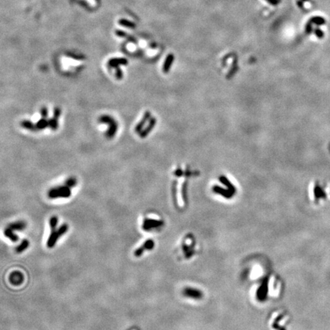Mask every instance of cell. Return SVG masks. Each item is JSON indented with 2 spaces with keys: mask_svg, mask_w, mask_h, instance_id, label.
Masks as SVG:
<instances>
[{
  "mask_svg": "<svg viewBox=\"0 0 330 330\" xmlns=\"http://www.w3.org/2000/svg\"><path fill=\"white\" fill-rule=\"evenodd\" d=\"M184 295L188 297H193V298H198L200 297V293L197 290L191 288H186L184 292Z\"/></svg>",
  "mask_w": 330,
  "mask_h": 330,
  "instance_id": "cell-13",
  "label": "cell"
},
{
  "mask_svg": "<svg viewBox=\"0 0 330 330\" xmlns=\"http://www.w3.org/2000/svg\"><path fill=\"white\" fill-rule=\"evenodd\" d=\"M4 235L6 237H7L12 242H16L19 239V237L14 233V231L10 227H8V228H6L4 230Z\"/></svg>",
  "mask_w": 330,
  "mask_h": 330,
  "instance_id": "cell-10",
  "label": "cell"
},
{
  "mask_svg": "<svg viewBox=\"0 0 330 330\" xmlns=\"http://www.w3.org/2000/svg\"><path fill=\"white\" fill-rule=\"evenodd\" d=\"M154 247H155V242L152 239H148V240L145 241L142 246H140L139 248L136 249L135 252H134V255H135V257L139 258L143 255L144 251H146V250H151V249H154Z\"/></svg>",
  "mask_w": 330,
  "mask_h": 330,
  "instance_id": "cell-5",
  "label": "cell"
},
{
  "mask_svg": "<svg viewBox=\"0 0 330 330\" xmlns=\"http://www.w3.org/2000/svg\"><path fill=\"white\" fill-rule=\"evenodd\" d=\"M68 230V225L67 224H63L62 226H60L58 229H56L55 231H51L50 235H49L48 241H47V247L48 249H52L55 246L57 242L58 238L67 232Z\"/></svg>",
  "mask_w": 330,
  "mask_h": 330,
  "instance_id": "cell-2",
  "label": "cell"
},
{
  "mask_svg": "<svg viewBox=\"0 0 330 330\" xmlns=\"http://www.w3.org/2000/svg\"><path fill=\"white\" fill-rule=\"evenodd\" d=\"M77 184V180L75 177H70L68 178L66 181H65V185L67 186L70 188L74 187Z\"/></svg>",
  "mask_w": 330,
  "mask_h": 330,
  "instance_id": "cell-19",
  "label": "cell"
},
{
  "mask_svg": "<svg viewBox=\"0 0 330 330\" xmlns=\"http://www.w3.org/2000/svg\"><path fill=\"white\" fill-rule=\"evenodd\" d=\"M99 122L100 123L106 124L109 126V128L106 132V136L108 138H113L115 135L118 131V123L115 119L109 115H102L99 118Z\"/></svg>",
  "mask_w": 330,
  "mask_h": 330,
  "instance_id": "cell-1",
  "label": "cell"
},
{
  "mask_svg": "<svg viewBox=\"0 0 330 330\" xmlns=\"http://www.w3.org/2000/svg\"><path fill=\"white\" fill-rule=\"evenodd\" d=\"M127 64L128 61L126 59L113 58L109 61L108 65H109V67H113V68H117V67H119V65H126Z\"/></svg>",
  "mask_w": 330,
  "mask_h": 330,
  "instance_id": "cell-9",
  "label": "cell"
},
{
  "mask_svg": "<svg viewBox=\"0 0 330 330\" xmlns=\"http://www.w3.org/2000/svg\"><path fill=\"white\" fill-rule=\"evenodd\" d=\"M150 117H151V113L149 111H146V112L144 113L142 120L137 124V126H136L135 128V132H137V133H140V132H142V130H143V127L144 126L145 123H146L148 120H150Z\"/></svg>",
  "mask_w": 330,
  "mask_h": 330,
  "instance_id": "cell-8",
  "label": "cell"
},
{
  "mask_svg": "<svg viewBox=\"0 0 330 330\" xmlns=\"http://www.w3.org/2000/svg\"><path fill=\"white\" fill-rule=\"evenodd\" d=\"M315 196L317 199L324 198V197H326V194H325V193L319 186H316L315 189Z\"/></svg>",
  "mask_w": 330,
  "mask_h": 330,
  "instance_id": "cell-20",
  "label": "cell"
},
{
  "mask_svg": "<svg viewBox=\"0 0 330 330\" xmlns=\"http://www.w3.org/2000/svg\"><path fill=\"white\" fill-rule=\"evenodd\" d=\"M35 126L36 128H37V130L44 129L45 128L49 126L48 120H47L45 118H42V119H41L40 120H38V122L35 124Z\"/></svg>",
  "mask_w": 330,
  "mask_h": 330,
  "instance_id": "cell-16",
  "label": "cell"
},
{
  "mask_svg": "<svg viewBox=\"0 0 330 330\" xmlns=\"http://www.w3.org/2000/svg\"><path fill=\"white\" fill-rule=\"evenodd\" d=\"M156 125V119L155 118H151V119H150V120H149V122H148V125L145 127V128H144V129L142 130V132L139 133V136H140L141 138H145V137H147V136L148 135V134L150 133L151 132V130L154 128V127H155V126Z\"/></svg>",
  "mask_w": 330,
  "mask_h": 330,
  "instance_id": "cell-7",
  "label": "cell"
},
{
  "mask_svg": "<svg viewBox=\"0 0 330 330\" xmlns=\"http://www.w3.org/2000/svg\"><path fill=\"white\" fill-rule=\"evenodd\" d=\"M266 1L269 2V3H271V5H277L279 2L278 0H266Z\"/></svg>",
  "mask_w": 330,
  "mask_h": 330,
  "instance_id": "cell-24",
  "label": "cell"
},
{
  "mask_svg": "<svg viewBox=\"0 0 330 330\" xmlns=\"http://www.w3.org/2000/svg\"><path fill=\"white\" fill-rule=\"evenodd\" d=\"M58 223V219L57 216H52L49 220V224H50V230L51 231H55L57 229V226Z\"/></svg>",
  "mask_w": 330,
  "mask_h": 330,
  "instance_id": "cell-18",
  "label": "cell"
},
{
  "mask_svg": "<svg viewBox=\"0 0 330 330\" xmlns=\"http://www.w3.org/2000/svg\"><path fill=\"white\" fill-rule=\"evenodd\" d=\"M48 124H49V127L54 131H56L58 128V119L56 118L53 117L51 119H48Z\"/></svg>",
  "mask_w": 330,
  "mask_h": 330,
  "instance_id": "cell-17",
  "label": "cell"
},
{
  "mask_svg": "<svg viewBox=\"0 0 330 330\" xmlns=\"http://www.w3.org/2000/svg\"><path fill=\"white\" fill-rule=\"evenodd\" d=\"M71 190L67 186H58L51 188L48 193V196L50 199L68 198L70 197Z\"/></svg>",
  "mask_w": 330,
  "mask_h": 330,
  "instance_id": "cell-3",
  "label": "cell"
},
{
  "mask_svg": "<svg viewBox=\"0 0 330 330\" xmlns=\"http://www.w3.org/2000/svg\"><path fill=\"white\" fill-rule=\"evenodd\" d=\"M9 281L12 285L19 286L24 282V275L20 271H14L9 276Z\"/></svg>",
  "mask_w": 330,
  "mask_h": 330,
  "instance_id": "cell-6",
  "label": "cell"
},
{
  "mask_svg": "<svg viewBox=\"0 0 330 330\" xmlns=\"http://www.w3.org/2000/svg\"><path fill=\"white\" fill-rule=\"evenodd\" d=\"M28 246H29V242H28L27 239H24V240L20 243V244H19V245L15 248V251H16L17 253L23 252L24 251H25V250L28 248Z\"/></svg>",
  "mask_w": 330,
  "mask_h": 330,
  "instance_id": "cell-14",
  "label": "cell"
},
{
  "mask_svg": "<svg viewBox=\"0 0 330 330\" xmlns=\"http://www.w3.org/2000/svg\"><path fill=\"white\" fill-rule=\"evenodd\" d=\"M61 115V110L58 107H55L54 109V117L58 119Z\"/></svg>",
  "mask_w": 330,
  "mask_h": 330,
  "instance_id": "cell-21",
  "label": "cell"
},
{
  "mask_svg": "<svg viewBox=\"0 0 330 330\" xmlns=\"http://www.w3.org/2000/svg\"><path fill=\"white\" fill-rule=\"evenodd\" d=\"M115 77H117L118 79H121L123 77V73H122V70L120 69L119 67H117V68H116Z\"/></svg>",
  "mask_w": 330,
  "mask_h": 330,
  "instance_id": "cell-23",
  "label": "cell"
},
{
  "mask_svg": "<svg viewBox=\"0 0 330 330\" xmlns=\"http://www.w3.org/2000/svg\"><path fill=\"white\" fill-rule=\"evenodd\" d=\"M41 115L42 118H45L46 119L47 116H48V109H47V107L45 106H43L41 109Z\"/></svg>",
  "mask_w": 330,
  "mask_h": 330,
  "instance_id": "cell-22",
  "label": "cell"
},
{
  "mask_svg": "<svg viewBox=\"0 0 330 330\" xmlns=\"http://www.w3.org/2000/svg\"><path fill=\"white\" fill-rule=\"evenodd\" d=\"M163 221L161 220H153V219H145L142 224V229L144 231H151L154 229L158 228L160 226H163Z\"/></svg>",
  "mask_w": 330,
  "mask_h": 330,
  "instance_id": "cell-4",
  "label": "cell"
},
{
  "mask_svg": "<svg viewBox=\"0 0 330 330\" xmlns=\"http://www.w3.org/2000/svg\"><path fill=\"white\" fill-rule=\"evenodd\" d=\"M173 55H169L167 56V58H166V60H165L164 64L163 67L164 72L167 73V71L169 70L170 68H171V66L172 64H173Z\"/></svg>",
  "mask_w": 330,
  "mask_h": 330,
  "instance_id": "cell-15",
  "label": "cell"
},
{
  "mask_svg": "<svg viewBox=\"0 0 330 330\" xmlns=\"http://www.w3.org/2000/svg\"><path fill=\"white\" fill-rule=\"evenodd\" d=\"M25 226H26V224H25V222L18 221V222H12V223L9 224V225H8V227H10V228L12 229L13 231H15V230H19V231H21V230L25 229Z\"/></svg>",
  "mask_w": 330,
  "mask_h": 330,
  "instance_id": "cell-11",
  "label": "cell"
},
{
  "mask_svg": "<svg viewBox=\"0 0 330 330\" xmlns=\"http://www.w3.org/2000/svg\"><path fill=\"white\" fill-rule=\"evenodd\" d=\"M20 126L25 129L29 130V131H36L37 130L35 125L29 120H22L20 122Z\"/></svg>",
  "mask_w": 330,
  "mask_h": 330,
  "instance_id": "cell-12",
  "label": "cell"
}]
</instances>
